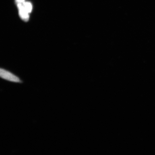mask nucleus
Wrapping results in <instances>:
<instances>
[{
  "label": "nucleus",
  "mask_w": 155,
  "mask_h": 155,
  "mask_svg": "<svg viewBox=\"0 0 155 155\" xmlns=\"http://www.w3.org/2000/svg\"><path fill=\"white\" fill-rule=\"evenodd\" d=\"M0 76L2 78L11 82L16 83L20 82V79L18 77L4 69H1L0 70Z\"/></svg>",
  "instance_id": "obj_1"
},
{
  "label": "nucleus",
  "mask_w": 155,
  "mask_h": 155,
  "mask_svg": "<svg viewBox=\"0 0 155 155\" xmlns=\"http://www.w3.org/2000/svg\"><path fill=\"white\" fill-rule=\"evenodd\" d=\"M17 7L19 9V15L21 19L25 22L28 20L29 18V13L25 9L22 4H17Z\"/></svg>",
  "instance_id": "obj_2"
},
{
  "label": "nucleus",
  "mask_w": 155,
  "mask_h": 155,
  "mask_svg": "<svg viewBox=\"0 0 155 155\" xmlns=\"http://www.w3.org/2000/svg\"><path fill=\"white\" fill-rule=\"evenodd\" d=\"M23 6L26 11L28 13H30L31 12L32 9V5L29 2H25L22 4Z\"/></svg>",
  "instance_id": "obj_3"
},
{
  "label": "nucleus",
  "mask_w": 155,
  "mask_h": 155,
  "mask_svg": "<svg viewBox=\"0 0 155 155\" xmlns=\"http://www.w3.org/2000/svg\"><path fill=\"white\" fill-rule=\"evenodd\" d=\"M16 3L17 4H23L25 2V0H15Z\"/></svg>",
  "instance_id": "obj_4"
}]
</instances>
